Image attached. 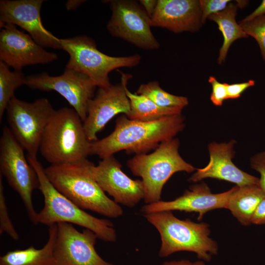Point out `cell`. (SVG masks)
<instances>
[{
  "mask_svg": "<svg viewBox=\"0 0 265 265\" xmlns=\"http://www.w3.org/2000/svg\"><path fill=\"white\" fill-rule=\"evenodd\" d=\"M93 176L101 189L118 204L132 208L144 197L143 182L133 180L122 170V165L111 156L92 167Z\"/></svg>",
  "mask_w": 265,
  "mask_h": 265,
  "instance_id": "cell-16",
  "label": "cell"
},
{
  "mask_svg": "<svg viewBox=\"0 0 265 265\" xmlns=\"http://www.w3.org/2000/svg\"><path fill=\"white\" fill-rule=\"evenodd\" d=\"M121 82L105 87H98L96 94L88 102L87 116L83 122L86 136L91 142L98 140L97 135L115 116L123 113L127 116L130 103L126 90L130 74L122 73Z\"/></svg>",
  "mask_w": 265,
  "mask_h": 265,
  "instance_id": "cell-12",
  "label": "cell"
},
{
  "mask_svg": "<svg viewBox=\"0 0 265 265\" xmlns=\"http://www.w3.org/2000/svg\"><path fill=\"white\" fill-rule=\"evenodd\" d=\"M239 24L248 36H251L256 40L265 62V15L245 22L240 21Z\"/></svg>",
  "mask_w": 265,
  "mask_h": 265,
  "instance_id": "cell-26",
  "label": "cell"
},
{
  "mask_svg": "<svg viewBox=\"0 0 265 265\" xmlns=\"http://www.w3.org/2000/svg\"><path fill=\"white\" fill-rule=\"evenodd\" d=\"M2 177L0 174V234L6 233L13 239L17 240L19 239V235L9 216Z\"/></svg>",
  "mask_w": 265,
  "mask_h": 265,
  "instance_id": "cell-27",
  "label": "cell"
},
{
  "mask_svg": "<svg viewBox=\"0 0 265 265\" xmlns=\"http://www.w3.org/2000/svg\"><path fill=\"white\" fill-rule=\"evenodd\" d=\"M26 77L20 70L12 71L9 67L0 61V122L14 92L20 86L25 85Z\"/></svg>",
  "mask_w": 265,
  "mask_h": 265,
  "instance_id": "cell-24",
  "label": "cell"
},
{
  "mask_svg": "<svg viewBox=\"0 0 265 265\" xmlns=\"http://www.w3.org/2000/svg\"><path fill=\"white\" fill-rule=\"evenodd\" d=\"M250 166L260 174L259 186L265 192V150L259 152L251 157Z\"/></svg>",
  "mask_w": 265,
  "mask_h": 265,
  "instance_id": "cell-30",
  "label": "cell"
},
{
  "mask_svg": "<svg viewBox=\"0 0 265 265\" xmlns=\"http://www.w3.org/2000/svg\"><path fill=\"white\" fill-rule=\"evenodd\" d=\"M265 15V0H262L260 5L249 15L241 21L245 22L259 16Z\"/></svg>",
  "mask_w": 265,
  "mask_h": 265,
  "instance_id": "cell-34",
  "label": "cell"
},
{
  "mask_svg": "<svg viewBox=\"0 0 265 265\" xmlns=\"http://www.w3.org/2000/svg\"><path fill=\"white\" fill-rule=\"evenodd\" d=\"M86 0H69L66 4L65 7L67 10H76L78 7H79L82 3H84Z\"/></svg>",
  "mask_w": 265,
  "mask_h": 265,
  "instance_id": "cell-36",
  "label": "cell"
},
{
  "mask_svg": "<svg viewBox=\"0 0 265 265\" xmlns=\"http://www.w3.org/2000/svg\"><path fill=\"white\" fill-rule=\"evenodd\" d=\"M185 120L182 114L147 122L131 120L122 115L117 118L110 134L91 142L90 155L103 159L122 150L128 154H147L182 131Z\"/></svg>",
  "mask_w": 265,
  "mask_h": 265,
  "instance_id": "cell-1",
  "label": "cell"
},
{
  "mask_svg": "<svg viewBox=\"0 0 265 265\" xmlns=\"http://www.w3.org/2000/svg\"><path fill=\"white\" fill-rule=\"evenodd\" d=\"M27 159L37 173L38 189L44 197V207L38 212L37 224L48 226L60 222L74 224L91 230L103 241L116 240V231L111 221L93 216L79 207L53 186L37 158L27 156Z\"/></svg>",
  "mask_w": 265,
  "mask_h": 265,
  "instance_id": "cell-3",
  "label": "cell"
},
{
  "mask_svg": "<svg viewBox=\"0 0 265 265\" xmlns=\"http://www.w3.org/2000/svg\"><path fill=\"white\" fill-rule=\"evenodd\" d=\"M235 143L234 140L228 143H210L209 163L203 168L197 169L188 180L197 182L211 178L234 183L238 186H259V178L243 171L233 162L235 154L233 149Z\"/></svg>",
  "mask_w": 265,
  "mask_h": 265,
  "instance_id": "cell-18",
  "label": "cell"
},
{
  "mask_svg": "<svg viewBox=\"0 0 265 265\" xmlns=\"http://www.w3.org/2000/svg\"><path fill=\"white\" fill-rule=\"evenodd\" d=\"M202 25L197 0H158L151 18V26L166 28L175 33L196 32Z\"/></svg>",
  "mask_w": 265,
  "mask_h": 265,
  "instance_id": "cell-19",
  "label": "cell"
},
{
  "mask_svg": "<svg viewBox=\"0 0 265 265\" xmlns=\"http://www.w3.org/2000/svg\"><path fill=\"white\" fill-rule=\"evenodd\" d=\"M199 1L203 24L211 15L224 10L231 2L230 0H200Z\"/></svg>",
  "mask_w": 265,
  "mask_h": 265,
  "instance_id": "cell-28",
  "label": "cell"
},
{
  "mask_svg": "<svg viewBox=\"0 0 265 265\" xmlns=\"http://www.w3.org/2000/svg\"><path fill=\"white\" fill-rule=\"evenodd\" d=\"M237 8V4L231 2L224 10L212 14L208 18L216 23L223 37V42L217 58L219 64L225 61L228 50L234 41L249 37L236 21Z\"/></svg>",
  "mask_w": 265,
  "mask_h": 265,
  "instance_id": "cell-22",
  "label": "cell"
},
{
  "mask_svg": "<svg viewBox=\"0 0 265 265\" xmlns=\"http://www.w3.org/2000/svg\"><path fill=\"white\" fill-rule=\"evenodd\" d=\"M265 224V197L257 207L251 219V224Z\"/></svg>",
  "mask_w": 265,
  "mask_h": 265,
  "instance_id": "cell-32",
  "label": "cell"
},
{
  "mask_svg": "<svg viewBox=\"0 0 265 265\" xmlns=\"http://www.w3.org/2000/svg\"><path fill=\"white\" fill-rule=\"evenodd\" d=\"M179 146V140L173 138L160 143L151 154L135 155L128 160L132 173L142 179L146 204L161 200L163 187L174 173L196 170L181 157Z\"/></svg>",
  "mask_w": 265,
  "mask_h": 265,
  "instance_id": "cell-6",
  "label": "cell"
},
{
  "mask_svg": "<svg viewBox=\"0 0 265 265\" xmlns=\"http://www.w3.org/2000/svg\"><path fill=\"white\" fill-rule=\"evenodd\" d=\"M135 93L145 96L161 107L184 108L188 104L187 97L174 95L165 91L156 80L141 84Z\"/></svg>",
  "mask_w": 265,
  "mask_h": 265,
  "instance_id": "cell-25",
  "label": "cell"
},
{
  "mask_svg": "<svg viewBox=\"0 0 265 265\" xmlns=\"http://www.w3.org/2000/svg\"><path fill=\"white\" fill-rule=\"evenodd\" d=\"M43 0H1L0 23H9L26 30L43 47L62 50L60 39L42 24L40 11Z\"/></svg>",
  "mask_w": 265,
  "mask_h": 265,
  "instance_id": "cell-15",
  "label": "cell"
},
{
  "mask_svg": "<svg viewBox=\"0 0 265 265\" xmlns=\"http://www.w3.org/2000/svg\"><path fill=\"white\" fill-rule=\"evenodd\" d=\"M208 81L212 87L210 96L211 102L215 106H222L223 102L228 99L227 83L219 82L213 76H210Z\"/></svg>",
  "mask_w": 265,
  "mask_h": 265,
  "instance_id": "cell-29",
  "label": "cell"
},
{
  "mask_svg": "<svg viewBox=\"0 0 265 265\" xmlns=\"http://www.w3.org/2000/svg\"><path fill=\"white\" fill-rule=\"evenodd\" d=\"M91 143L79 114L64 107L55 111L47 124L39 151L51 165L73 162L90 155Z\"/></svg>",
  "mask_w": 265,
  "mask_h": 265,
  "instance_id": "cell-5",
  "label": "cell"
},
{
  "mask_svg": "<svg viewBox=\"0 0 265 265\" xmlns=\"http://www.w3.org/2000/svg\"><path fill=\"white\" fill-rule=\"evenodd\" d=\"M55 111L45 98L29 103L14 96L9 102L6 109L9 128L28 156L37 158L43 133Z\"/></svg>",
  "mask_w": 265,
  "mask_h": 265,
  "instance_id": "cell-9",
  "label": "cell"
},
{
  "mask_svg": "<svg viewBox=\"0 0 265 265\" xmlns=\"http://www.w3.org/2000/svg\"><path fill=\"white\" fill-rule=\"evenodd\" d=\"M0 61L16 70L58 59V55L48 52L13 24L0 23Z\"/></svg>",
  "mask_w": 265,
  "mask_h": 265,
  "instance_id": "cell-14",
  "label": "cell"
},
{
  "mask_svg": "<svg viewBox=\"0 0 265 265\" xmlns=\"http://www.w3.org/2000/svg\"><path fill=\"white\" fill-rule=\"evenodd\" d=\"M126 92L130 103V111L127 116L131 120L155 121L164 117L180 114L183 109L161 107L143 95L132 93L128 88Z\"/></svg>",
  "mask_w": 265,
  "mask_h": 265,
  "instance_id": "cell-23",
  "label": "cell"
},
{
  "mask_svg": "<svg viewBox=\"0 0 265 265\" xmlns=\"http://www.w3.org/2000/svg\"><path fill=\"white\" fill-rule=\"evenodd\" d=\"M24 150L9 127L5 126L0 139V174L19 195L29 220L36 224L38 212L34 209L32 195L34 189H38L39 181Z\"/></svg>",
  "mask_w": 265,
  "mask_h": 265,
  "instance_id": "cell-8",
  "label": "cell"
},
{
  "mask_svg": "<svg viewBox=\"0 0 265 265\" xmlns=\"http://www.w3.org/2000/svg\"><path fill=\"white\" fill-rule=\"evenodd\" d=\"M53 248L56 265H113L104 260L97 252V235L84 229L80 232L71 224L57 223Z\"/></svg>",
  "mask_w": 265,
  "mask_h": 265,
  "instance_id": "cell-13",
  "label": "cell"
},
{
  "mask_svg": "<svg viewBox=\"0 0 265 265\" xmlns=\"http://www.w3.org/2000/svg\"><path fill=\"white\" fill-rule=\"evenodd\" d=\"M111 16L106 28L113 37L139 48L155 50L160 44L151 29V18L139 2L133 0H107Z\"/></svg>",
  "mask_w": 265,
  "mask_h": 265,
  "instance_id": "cell-10",
  "label": "cell"
},
{
  "mask_svg": "<svg viewBox=\"0 0 265 265\" xmlns=\"http://www.w3.org/2000/svg\"><path fill=\"white\" fill-rule=\"evenodd\" d=\"M25 85L33 89L54 91L65 99L84 122L89 101L94 96L97 87L87 75L65 67L59 76L46 72L26 77Z\"/></svg>",
  "mask_w": 265,
  "mask_h": 265,
  "instance_id": "cell-11",
  "label": "cell"
},
{
  "mask_svg": "<svg viewBox=\"0 0 265 265\" xmlns=\"http://www.w3.org/2000/svg\"><path fill=\"white\" fill-rule=\"evenodd\" d=\"M143 215L160 235V257H166L177 252L188 251L195 253L201 261L210 262L217 254L218 245L209 237L211 231L208 223L180 219L171 211Z\"/></svg>",
  "mask_w": 265,
  "mask_h": 265,
  "instance_id": "cell-4",
  "label": "cell"
},
{
  "mask_svg": "<svg viewBox=\"0 0 265 265\" xmlns=\"http://www.w3.org/2000/svg\"><path fill=\"white\" fill-rule=\"evenodd\" d=\"M255 81L253 80L238 83H227V99H234L239 98L241 94L248 88L255 85Z\"/></svg>",
  "mask_w": 265,
  "mask_h": 265,
  "instance_id": "cell-31",
  "label": "cell"
},
{
  "mask_svg": "<svg viewBox=\"0 0 265 265\" xmlns=\"http://www.w3.org/2000/svg\"><path fill=\"white\" fill-rule=\"evenodd\" d=\"M49 238L41 249L30 246L25 249L7 252L0 257V265H56L53 248L55 239L57 224L48 226Z\"/></svg>",
  "mask_w": 265,
  "mask_h": 265,
  "instance_id": "cell-21",
  "label": "cell"
},
{
  "mask_svg": "<svg viewBox=\"0 0 265 265\" xmlns=\"http://www.w3.org/2000/svg\"><path fill=\"white\" fill-rule=\"evenodd\" d=\"M147 14L151 18L158 4V0H140L139 1Z\"/></svg>",
  "mask_w": 265,
  "mask_h": 265,
  "instance_id": "cell-33",
  "label": "cell"
},
{
  "mask_svg": "<svg viewBox=\"0 0 265 265\" xmlns=\"http://www.w3.org/2000/svg\"><path fill=\"white\" fill-rule=\"evenodd\" d=\"M265 197V192L259 185L236 186L225 208L230 210L240 224L247 226L251 224L253 214Z\"/></svg>",
  "mask_w": 265,
  "mask_h": 265,
  "instance_id": "cell-20",
  "label": "cell"
},
{
  "mask_svg": "<svg viewBox=\"0 0 265 265\" xmlns=\"http://www.w3.org/2000/svg\"><path fill=\"white\" fill-rule=\"evenodd\" d=\"M94 164L86 159L50 165L44 171L53 186L81 209L118 217L123 214V210L106 196L95 180L92 173Z\"/></svg>",
  "mask_w": 265,
  "mask_h": 265,
  "instance_id": "cell-2",
  "label": "cell"
},
{
  "mask_svg": "<svg viewBox=\"0 0 265 265\" xmlns=\"http://www.w3.org/2000/svg\"><path fill=\"white\" fill-rule=\"evenodd\" d=\"M161 265H206L203 261L191 262L188 260L183 259L177 261L165 262Z\"/></svg>",
  "mask_w": 265,
  "mask_h": 265,
  "instance_id": "cell-35",
  "label": "cell"
},
{
  "mask_svg": "<svg viewBox=\"0 0 265 265\" xmlns=\"http://www.w3.org/2000/svg\"><path fill=\"white\" fill-rule=\"evenodd\" d=\"M234 190L220 193L214 194L204 183L194 185L184 194L170 201H159L145 204L141 209L144 214L163 211H180L185 212H195L199 214L198 219L201 220L203 215L213 210L225 208L226 202Z\"/></svg>",
  "mask_w": 265,
  "mask_h": 265,
  "instance_id": "cell-17",
  "label": "cell"
},
{
  "mask_svg": "<svg viewBox=\"0 0 265 265\" xmlns=\"http://www.w3.org/2000/svg\"><path fill=\"white\" fill-rule=\"evenodd\" d=\"M62 50L69 58L66 68L81 72L88 76L98 87L109 86V74L122 67H133L141 60L139 54L125 56H111L100 52L95 41L81 35L60 39Z\"/></svg>",
  "mask_w": 265,
  "mask_h": 265,
  "instance_id": "cell-7",
  "label": "cell"
}]
</instances>
